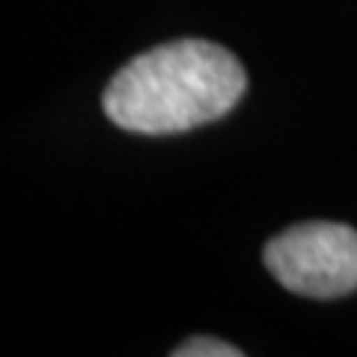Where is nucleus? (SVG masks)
I'll return each instance as SVG.
<instances>
[{"instance_id":"obj_1","label":"nucleus","mask_w":357,"mask_h":357,"mask_svg":"<svg viewBox=\"0 0 357 357\" xmlns=\"http://www.w3.org/2000/svg\"><path fill=\"white\" fill-rule=\"evenodd\" d=\"M248 89L236 54L178 39L134 57L105 89V114L134 134H178L227 116Z\"/></svg>"},{"instance_id":"obj_2","label":"nucleus","mask_w":357,"mask_h":357,"mask_svg":"<svg viewBox=\"0 0 357 357\" xmlns=\"http://www.w3.org/2000/svg\"><path fill=\"white\" fill-rule=\"evenodd\" d=\"M274 280L304 298H342L357 289V232L345 223L310 220L265 244Z\"/></svg>"},{"instance_id":"obj_3","label":"nucleus","mask_w":357,"mask_h":357,"mask_svg":"<svg viewBox=\"0 0 357 357\" xmlns=\"http://www.w3.org/2000/svg\"><path fill=\"white\" fill-rule=\"evenodd\" d=\"M241 354H244L241 349L215 337H191L173 349V357H241Z\"/></svg>"}]
</instances>
